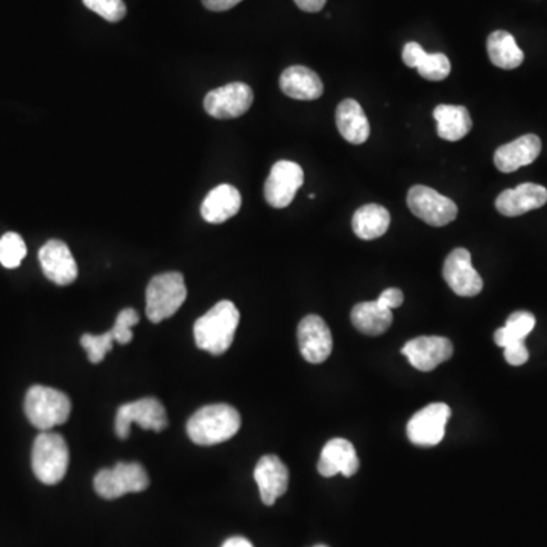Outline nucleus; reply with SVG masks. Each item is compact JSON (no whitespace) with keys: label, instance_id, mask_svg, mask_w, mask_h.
<instances>
[{"label":"nucleus","instance_id":"f257e3e1","mask_svg":"<svg viewBox=\"0 0 547 547\" xmlns=\"http://www.w3.org/2000/svg\"><path fill=\"white\" fill-rule=\"evenodd\" d=\"M241 314L231 301L216 303L193 326L195 342L201 350L209 351L213 356L224 355L233 344L234 333L238 330Z\"/></svg>","mask_w":547,"mask_h":547},{"label":"nucleus","instance_id":"f03ea898","mask_svg":"<svg viewBox=\"0 0 547 547\" xmlns=\"http://www.w3.org/2000/svg\"><path fill=\"white\" fill-rule=\"evenodd\" d=\"M241 424V415L233 406L207 405L189 418L187 435L198 446H215L238 434Z\"/></svg>","mask_w":547,"mask_h":547},{"label":"nucleus","instance_id":"7ed1b4c3","mask_svg":"<svg viewBox=\"0 0 547 547\" xmlns=\"http://www.w3.org/2000/svg\"><path fill=\"white\" fill-rule=\"evenodd\" d=\"M72 402L66 394L49 386L35 385L25 399V414L29 423L40 431H51L69 420Z\"/></svg>","mask_w":547,"mask_h":547},{"label":"nucleus","instance_id":"20e7f679","mask_svg":"<svg viewBox=\"0 0 547 547\" xmlns=\"http://www.w3.org/2000/svg\"><path fill=\"white\" fill-rule=\"evenodd\" d=\"M186 298L183 274L163 272L155 276L146 289V317L151 323H162L177 314Z\"/></svg>","mask_w":547,"mask_h":547},{"label":"nucleus","instance_id":"39448f33","mask_svg":"<svg viewBox=\"0 0 547 547\" xmlns=\"http://www.w3.org/2000/svg\"><path fill=\"white\" fill-rule=\"evenodd\" d=\"M69 447L60 434L42 432L32 447V470L38 481L55 485L63 481L69 468Z\"/></svg>","mask_w":547,"mask_h":547},{"label":"nucleus","instance_id":"423d86ee","mask_svg":"<svg viewBox=\"0 0 547 547\" xmlns=\"http://www.w3.org/2000/svg\"><path fill=\"white\" fill-rule=\"evenodd\" d=\"M95 491L102 499L114 500L130 493H142L149 487L148 473L139 462H117L95 476Z\"/></svg>","mask_w":547,"mask_h":547},{"label":"nucleus","instance_id":"0eeeda50","mask_svg":"<svg viewBox=\"0 0 547 547\" xmlns=\"http://www.w3.org/2000/svg\"><path fill=\"white\" fill-rule=\"evenodd\" d=\"M133 423L139 424L145 431L162 432L168 427V415L162 402L152 397L125 403L117 409L114 429L117 437L127 440Z\"/></svg>","mask_w":547,"mask_h":547},{"label":"nucleus","instance_id":"6e6552de","mask_svg":"<svg viewBox=\"0 0 547 547\" xmlns=\"http://www.w3.org/2000/svg\"><path fill=\"white\" fill-rule=\"evenodd\" d=\"M408 207L417 218L432 227H444L458 216V207L450 198L421 184L409 189Z\"/></svg>","mask_w":547,"mask_h":547},{"label":"nucleus","instance_id":"1a4fd4ad","mask_svg":"<svg viewBox=\"0 0 547 547\" xmlns=\"http://www.w3.org/2000/svg\"><path fill=\"white\" fill-rule=\"evenodd\" d=\"M452 411L446 403H432L414 414L406 427V434L415 446L432 447L443 441L447 421Z\"/></svg>","mask_w":547,"mask_h":547},{"label":"nucleus","instance_id":"9d476101","mask_svg":"<svg viewBox=\"0 0 547 547\" xmlns=\"http://www.w3.org/2000/svg\"><path fill=\"white\" fill-rule=\"evenodd\" d=\"M304 172L301 166L289 160H280L272 166L265 181V200L274 209H285L294 201L298 189L303 186Z\"/></svg>","mask_w":547,"mask_h":547},{"label":"nucleus","instance_id":"9b49d317","mask_svg":"<svg viewBox=\"0 0 547 547\" xmlns=\"http://www.w3.org/2000/svg\"><path fill=\"white\" fill-rule=\"evenodd\" d=\"M254 93L248 84L231 83L207 93L204 108L215 119H236L253 105Z\"/></svg>","mask_w":547,"mask_h":547},{"label":"nucleus","instance_id":"f8f14e48","mask_svg":"<svg viewBox=\"0 0 547 547\" xmlns=\"http://www.w3.org/2000/svg\"><path fill=\"white\" fill-rule=\"evenodd\" d=\"M443 277L459 297H476L484 288V280L473 266L472 254L465 248H456L447 256Z\"/></svg>","mask_w":547,"mask_h":547},{"label":"nucleus","instance_id":"ddd939ff","mask_svg":"<svg viewBox=\"0 0 547 547\" xmlns=\"http://www.w3.org/2000/svg\"><path fill=\"white\" fill-rule=\"evenodd\" d=\"M298 347L301 356L309 364H323L332 355V332L323 318L318 315H307L298 324Z\"/></svg>","mask_w":547,"mask_h":547},{"label":"nucleus","instance_id":"4468645a","mask_svg":"<svg viewBox=\"0 0 547 547\" xmlns=\"http://www.w3.org/2000/svg\"><path fill=\"white\" fill-rule=\"evenodd\" d=\"M402 353L412 367L427 373L452 358L453 345L441 336H420L409 341L402 348Z\"/></svg>","mask_w":547,"mask_h":547},{"label":"nucleus","instance_id":"2eb2a0df","mask_svg":"<svg viewBox=\"0 0 547 547\" xmlns=\"http://www.w3.org/2000/svg\"><path fill=\"white\" fill-rule=\"evenodd\" d=\"M38 259L42 263L45 276L55 285H72L78 277V265H76L75 257L63 241L54 239V241L43 245Z\"/></svg>","mask_w":547,"mask_h":547},{"label":"nucleus","instance_id":"dca6fc26","mask_svg":"<svg viewBox=\"0 0 547 547\" xmlns=\"http://www.w3.org/2000/svg\"><path fill=\"white\" fill-rule=\"evenodd\" d=\"M254 479L259 485L262 502L272 506L288 491L289 470L279 456L266 455L257 462Z\"/></svg>","mask_w":547,"mask_h":547},{"label":"nucleus","instance_id":"f3484780","mask_svg":"<svg viewBox=\"0 0 547 547\" xmlns=\"http://www.w3.org/2000/svg\"><path fill=\"white\" fill-rule=\"evenodd\" d=\"M546 203V187L535 183H523L516 189L503 190L497 197L496 209L500 215L516 218L531 210L541 209Z\"/></svg>","mask_w":547,"mask_h":547},{"label":"nucleus","instance_id":"a211bd4d","mask_svg":"<svg viewBox=\"0 0 547 547\" xmlns=\"http://www.w3.org/2000/svg\"><path fill=\"white\" fill-rule=\"evenodd\" d=\"M358 453L355 446L344 438H335L324 446L318 462V472L324 478H333L336 475H344L351 478L359 470Z\"/></svg>","mask_w":547,"mask_h":547},{"label":"nucleus","instance_id":"6ab92c4d","mask_svg":"<svg viewBox=\"0 0 547 547\" xmlns=\"http://www.w3.org/2000/svg\"><path fill=\"white\" fill-rule=\"evenodd\" d=\"M541 152L540 137L535 134H526L514 142L500 146L494 154V165L500 172L510 174L523 166L532 165Z\"/></svg>","mask_w":547,"mask_h":547},{"label":"nucleus","instance_id":"aec40b11","mask_svg":"<svg viewBox=\"0 0 547 547\" xmlns=\"http://www.w3.org/2000/svg\"><path fill=\"white\" fill-rule=\"evenodd\" d=\"M280 89L286 96L298 101H315L324 92L318 73L304 66L288 67L280 76Z\"/></svg>","mask_w":547,"mask_h":547},{"label":"nucleus","instance_id":"412c9836","mask_svg":"<svg viewBox=\"0 0 547 547\" xmlns=\"http://www.w3.org/2000/svg\"><path fill=\"white\" fill-rule=\"evenodd\" d=\"M242 206L239 190L231 184H221L207 195L201 206V215L209 224H222L238 215Z\"/></svg>","mask_w":547,"mask_h":547},{"label":"nucleus","instance_id":"4be33fe9","mask_svg":"<svg viewBox=\"0 0 547 547\" xmlns=\"http://www.w3.org/2000/svg\"><path fill=\"white\" fill-rule=\"evenodd\" d=\"M336 127L341 136L351 145H362L370 137V124L355 99H345L336 108Z\"/></svg>","mask_w":547,"mask_h":547},{"label":"nucleus","instance_id":"5701e85b","mask_svg":"<svg viewBox=\"0 0 547 547\" xmlns=\"http://www.w3.org/2000/svg\"><path fill=\"white\" fill-rule=\"evenodd\" d=\"M403 61L408 67H417L418 73L424 80L434 81V83L446 80L452 70V64L447 55L429 54L415 42L408 43L403 49Z\"/></svg>","mask_w":547,"mask_h":547},{"label":"nucleus","instance_id":"b1692460","mask_svg":"<svg viewBox=\"0 0 547 547\" xmlns=\"http://www.w3.org/2000/svg\"><path fill=\"white\" fill-rule=\"evenodd\" d=\"M434 117L438 136L447 142H459L472 131V116L462 105H438Z\"/></svg>","mask_w":547,"mask_h":547},{"label":"nucleus","instance_id":"393cba45","mask_svg":"<svg viewBox=\"0 0 547 547\" xmlns=\"http://www.w3.org/2000/svg\"><path fill=\"white\" fill-rule=\"evenodd\" d=\"M351 323L364 335H383L393 324V310L386 309L377 300L365 301L351 310Z\"/></svg>","mask_w":547,"mask_h":547},{"label":"nucleus","instance_id":"a878e982","mask_svg":"<svg viewBox=\"0 0 547 547\" xmlns=\"http://www.w3.org/2000/svg\"><path fill=\"white\" fill-rule=\"evenodd\" d=\"M391 215L379 204H367L356 210L351 227L362 241H374L388 231Z\"/></svg>","mask_w":547,"mask_h":547},{"label":"nucleus","instance_id":"bb28decb","mask_svg":"<svg viewBox=\"0 0 547 547\" xmlns=\"http://www.w3.org/2000/svg\"><path fill=\"white\" fill-rule=\"evenodd\" d=\"M487 51L491 63L500 69H517L525 60V54L517 45L516 38L506 31H494L488 37Z\"/></svg>","mask_w":547,"mask_h":547},{"label":"nucleus","instance_id":"cd10ccee","mask_svg":"<svg viewBox=\"0 0 547 547\" xmlns=\"http://www.w3.org/2000/svg\"><path fill=\"white\" fill-rule=\"evenodd\" d=\"M535 317L529 312H514L505 326L494 333V341L499 347L506 348L517 342H525L526 336L534 330Z\"/></svg>","mask_w":547,"mask_h":547},{"label":"nucleus","instance_id":"c85d7f7f","mask_svg":"<svg viewBox=\"0 0 547 547\" xmlns=\"http://www.w3.org/2000/svg\"><path fill=\"white\" fill-rule=\"evenodd\" d=\"M26 257V244L20 234L10 231L0 238V263L8 269L17 268Z\"/></svg>","mask_w":547,"mask_h":547},{"label":"nucleus","instance_id":"c756f323","mask_svg":"<svg viewBox=\"0 0 547 547\" xmlns=\"http://www.w3.org/2000/svg\"><path fill=\"white\" fill-rule=\"evenodd\" d=\"M114 335L111 330L108 332L102 333V335H84L81 338V345L87 350V356H89V361L92 364H99V362L104 361L105 356H107L108 351H111L114 344Z\"/></svg>","mask_w":547,"mask_h":547},{"label":"nucleus","instance_id":"7c9ffc66","mask_svg":"<svg viewBox=\"0 0 547 547\" xmlns=\"http://www.w3.org/2000/svg\"><path fill=\"white\" fill-rule=\"evenodd\" d=\"M140 321V315L137 310L127 307V309L121 310L117 315L116 323L111 327V332L114 335V341L117 344L127 345L133 341V327Z\"/></svg>","mask_w":547,"mask_h":547},{"label":"nucleus","instance_id":"2f4dec72","mask_svg":"<svg viewBox=\"0 0 547 547\" xmlns=\"http://www.w3.org/2000/svg\"><path fill=\"white\" fill-rule=\"evenodd\" d=\"M83 4L107 22H121L127 16L124 0H83Z\"/></svg>","mask_w":547,"mask_h":547},{"label":"nucleus","instance_id":"473e14b6","mask_svg":"<svg viewBox=\"0 0 547 547\" xmlns=\"http://www.w3.org/2000/svg\"><path fill=\"white\" fill-rule=\"evenodd\" d=\"M505 359L508 364L514 365V367H520V365L526 364L529 359V353L525 342H517V344L506 347Z\"/></svg>","mask_w":547,"mask_h":547},{"label":"nucleus","instance_id":"72a5a7b5","mask_svg":"<svg viewBox=\"0 0 547 547\" xmlns=\"http://www.w3.org/2000/svg\"><path fill=\"white\" fill-rule=\"evenodd\" d=\"M403 300H405L403 292L396 288L386 289V291H383L382 294H380V297L377 298V301L389 310L397 309V307L402 306Z\"/></svg>","mask_w":547,"mask_h":547},{"label":"nucleus","instance_id":"f704fd0d","mask_svg":"<svg viewBox=\"0 0 547 547\" xmlns=\"http://www.w3.org/2000/svg\"><path fill=\"white\" fill-rule=\"evenodd\" d=\"M242 0H203L204 7L210 11H228L236 5L241 4Z\"/></svg>","mask_w":547,"mask_h":547},{"label":"nucleus","instance_id":"c9c22d12","mask_svg":"<svg viewBox=\"0 0 547 547\" xmlns=\"http://www.w3.org/2000/svg\"><path fill=\"white\" fill-rule=\"evenodd\" d=\"M327 0H295V4L306 13H318L326 7Z\"/></svg>","mask_w":547,"mask_h":547},{"label":"nucleus","instance_id":"e433bc0d","mask_svg":"<svg viewBox=\"0 0 547 547\" xmlns=\"http://www.w3.org/2000/svg\"><path fill=\"white\" fill-rule=\"evenodd\" d=\"M222 547H254L251 541L244 537H231L222 544Z\"/></svg>","mask_w":547,"mask_h":547},{"label":"nucleus","instance_id":"4c0bfd02","mask_svg":"<svg viewBox=\"0 0 547 547\" xmlns=\"http://www.w3.org/2000/svg\"><path fill=\"white\" fill-rule=\"evenodd\" d=\"M315 547H327V546H315Z\"/></svg>","mask_w":547,"mask_h":547}]
</instances>
